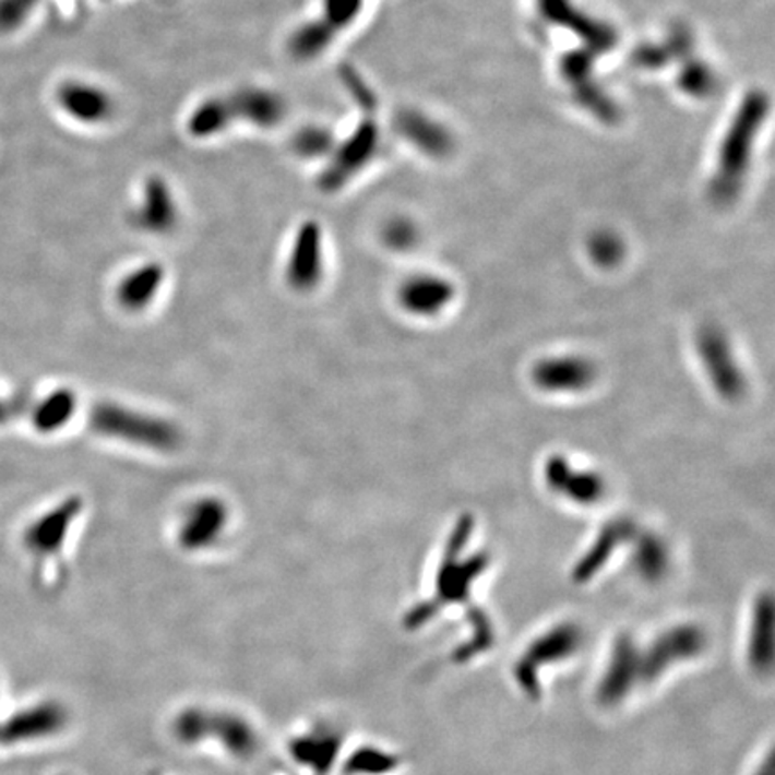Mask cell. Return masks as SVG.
<instances>
[{"instance_id":"1","label":"cell","mask_w":775,"mask_h":775,"mask_svg":"<svg viewBox=\"0 0 775 775\" xmlns=\"http://www.w3.org/2000/svg\"><path fill=\"white\" fill-rule=\"evenodd\" d=\"M92 428L110 439L156 451H172L180 443V433L172 424L117 404H99L92 414Z\"/></svg>"},{"instance_id":"2","label":"cell","mask_w":775,"mask_h":775,"mask_svg":"<svg viewBox=\"0 0 775 775\" xmlns=\"http://www.w3.org/2000/svg\"><path fill=\"white\" fill-rule=\"evenodd\" d=\"M582 643H584V634L573 623H562L544 632L515 663L514 679L518 688L529 699H537L540 695V666L553 665L573 657Z\"/></svg>"},{"instance_id":"3","label":"cell","mask_w":775,"mask_h":775,"mask_svg":"<svg viewBox=\"0 0 775 775\" xmlns=\"http://www.w3.org/2000/svg\"><path fill=\"white\" fill-rule=\"evenodd\" d=\"M705 648V634L695 624H679L666 630L641 652V680L654 682L670 666L693 659Z\"/></svg>"},{"instance_id":"4","label":"cell","mask_w":775,"mask_h":775,"mask_svg":"<svg viewBox=\"0 0 775 775\" xmlns=\"http://www.w3.org/2000/svg\"><path fill=\"white\" fill-rule=\"evenodd\" d=\"M641 680V649L629 635H620L610 652L609 665L598 684L601 705L620 704Z\"/></svg>"},{"instance_id":"5","label":"cell","mask_w":775,"mask_h":775,"mask_svg":"<svg viewBox=\"0 0 775 775\" xmlns=\"http://www.w3.org/2000/svg\"><path fill=\"white\" fill-rule=\"evenodd\" d=\"M286 275L289 286L298 291H309L322 281L323 236L318 223H303L302 227L298 228L287 261Z\"/></svg>"},{"instance_id":"6","label":"cell","mask_w":775,"mask_h":775,"mask_svg":"<svg viewBox=\"0 0 775 775\" xmlns=\"http://www.w3.org/2000/svg\"><path fill=\"white\" fill-rule=\"evenodd\" d=\"M373 147H375V128L362 124L347 142H343L342 146L336 147L329 155L327 166L323 167L318 180L323 191L334 192L342 189L367 164Z\"/></svg>"},{"instance_id":"7","label":"cell","mask_w":775,"mask_h":775,"mask_svg":"<svg viewBox=\"0 0 775 775\" xmlns=\"http://www.w3.org/2000/svg\"><path fill=\"white\" fill-rule=\"evenodd\" d=\"M228 510L223 501L216 498H203L191 504L181 518L180 539L186 549L208 548L216 542L227 528Z\"/></svg>"},{"instance_id":"8","label":"cell","mask_w":775,"mask_h":775,"mask_svg":"<svg viewBox=\"0 0 775 775\" xmlns=\"http://www.w3.org/2000/svg\"><path fill=\"white\" fill-rule=\"evenodd\" d=\"M56 99L67 116L91 127L110 121L116 110L108 92L85 81H67L58 88Z\"/></svg>"},{"instance_id":"9","label":"cell","mask_w":775,"mask_h":775,"mask_svg":"<svg viewBox=\"0 0 775 775\" xmlns=\"http://www.w3.org/2000/svg\"><path fill=\"white\" fill-rule=\"evenodd\" d=\"M65 711L58 704L33 705L0 724V743L11 746L56 735L65 725Z\"/></svg>"},{"instance_id":"10","label":"cell","mask_w":775,"mask_h":775,"mask_svg":"<svg viewBox=\"0 0 775 775\" xmlns=\"http://www.w3.org/2000/svg\"><path fill=\"white\" fill-rule=\"evenodd\" d=\"M233 108L234 119H245L253 127H277L286 117V102L277 92L267 91L262 86H245L228 97Z\"/></svg>"},{"instance_id":"11","label":"cell","mask_w":775,"mask_h":775,"mask_svg":"<svg viewBox=\"0 0 775 775\" xmlns=\"http://www.w3.org/2000/svg\"><path fill=\"white\" fill-rule=\"evenodd\" d=\"M178 219L177 202L162 178L146 181L142 200L135 211L136 227L147 234L171 233Z\"/></svg>"},{"instance_id":"12","label":"cell","mask_w":775,"mask_h":775,"mask_svg":"<svg viewBox=\"0 0 775 775\" xmlns=\"http://www.w3.org/2000/svg\"><path fill=\"white\" fill-rule=\"evenodd\" d=\"M80 509V499L71 498L67 499L65 503L60 504L58 509L38 518L27 529L26 548L38 555V557H49V555L58 553Z\"/></svg>"},{"instance_id":"13","label":"cell","mask_w":775,"mask_h":775,"mask_svg":"<svg viewBox=\"0 0 775 775\" xmlns=\"http://www.w3.org/2000/svg\"><path fill=\"white\" fill-rule=\"evenodd\" d=\"M774 601L771 595H761L754 605L750 627V666L760 675H768L774 668Z\"/></svg>"},{"instance_id":"14","label":"cell","mask_w":775,"mask_h":775,"mask_svg":"<svg viewBox=\"0 0 775 775\" xmlns=\"http://www.w3.org/2000/svg\"><path fill=\"white\" fill-rule=\"evenodd\" d=\"M162 283H164V267L150 262L122 278L117 289V300L130 311H141L153 302Z\"/></svg>"},{"instance_id":"15","label":"cell","mask_w":775,"mask_h":775,"mask_svg":"<svg viewBox=\"0 0 775 775\" xmlns=\"http://www.w3.org/2000/svg\"><path fill=\"white\" fill-rule=\"evenodd\" d=\"M234 119L233 108L228 103V97H211L194 108L187 128L191 135L198 139H207V136L219 135L222 131L227 130L233 124Z\"/></svg>"},{"instance_id":"16","label":"cell","mask_w":775,"mask_h":775,"mask_svg":"<svg viewBox=\"0 0 775 775\" xmlns=\"http://www.w3.org/2000/svg\"><path fill=\"white\" fill-rule=\"evenodd\" d=\"M334 35H336V31L329 26L323 19L306 22L289 36L287 49L291 52L293 58H297V60H314V58L327 51L331 44H333Z\"/></svg>"},{"instance_id":"17","label":"cell","mask_w":775,"mask_h":775,"mask_svg":"<svg viewBox=\"0 0 775 775\" xmlns=\"http://www.w3.org/2000/svg\"><path fill=\"white\" fill-rule=\"evenodd\" d=\"M76 409V395L71 390H56L35 409L36 428L46 433L60 429L71 420Z\"/></svg>"},{"instance_id":"18","label":"cell","mask_w":775,"mask_h":775,"mask_svg":"<svg viewBox=\"0 0 775 775\" xmlns=\"http://www.w3.org/2000/svg\"><path fill=\"white\" fill-rule=\"evenodd\" d=\"M404 306L414 312H429L439 309L445 300V286L434 278H414L401 293Z\"/></svg>"},{"instance_id":"19","label":"cell","mask_w":775,"mask_h":775,"mask_svg":"<svg viewBox=\"0 0 775 775\" xmlns=\"http://www.w3.org/2000/svg\"><path fill=\"white\" fill-rule=\"evenodd\" d=\"M467 618L473 624V637L454 649V663H467L468 659H473L476 655L484 654L485 649H489L493 643L492 623H490V618L485 615L484 610H468Z\"/></svg>"},{"instance_id":"20","label":"cell","mask_w":775,"mask_h":775,"mask_svg":"<svg viewBox=\"0 0 775 775\" xmlns=\"http://www.w3.org/2000/svg\"><path fill=\"white\" fill-rule=\"evenodd\" d=\"M293 150L302 158H320L333 153V133L327 128L306 127L293 139Z\"/></svg>"},{"instance_id":"21","label":"cell","mask_w":775,"mask_h":775,"mask_svg":"<svg viewBox=\"0 0 775 775\" xmlns=\"http://www.w3.org/2000/svg\"><path fill=\"white\" fill-rule=\"evenodd\" d=\"M361 4L362 0H322L323 21L337 33L356 21Z\"/></svg>"},{"instance_id":"22","label":"cell","mask_w":775,"mask_h":775,"mask_svg":"<svg viewBox=\"0 0 775 775\" xmlns=\"http://www.w3.org/2000/svg\"><path fill=\"white\" fill-rule=\"evenodd\" d=\"M38 0H0V31H15L35 10Z\"/></svg>"},{"instance_id":"23","label":"cell","mask_w":775,"mask_h":775,"mask_svg":"<svg viewBox=\"0 0 775 775\" xmlns=\"http://www.w3.org/2000/svg\"><path fill=\"white\" fill-rule=\"evenodd\" d=\"M397 761L390 754L379 752V750H362L356 755V766L359 772L378 774V772H390L395 768Z\"/></svg>"},{"instance_id":"24","label":"cell","mask_w":775,"mask_h":775,"mask_svg":"<svg viewBox=\"0 0 775 775\" xmlns=\"http://www.w3.org/2000/svg\"><path fill=\"white\" fill-rule=\"evenodd\" d=\"M755 775H775L774 774V758L772 754L766 755V760L763 761V765L758 768Z\"/></svg>"}]
</instances>
